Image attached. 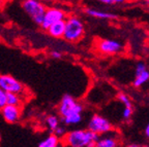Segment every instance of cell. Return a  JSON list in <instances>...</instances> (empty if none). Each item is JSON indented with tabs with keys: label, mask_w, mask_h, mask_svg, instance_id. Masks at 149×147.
<instances>
[{
	"label": "cell",
	"mask_w": 149,
	"mask_h": 147,
	"mask_svg": "<svg viewBox=\"0 0 149 147\" xmlns=\"http://www.w3.org/2000/svg\"><path fill=\"white\" fill-rule=\"evenodd\" d=\"M83 105L70 95H64L58 105V113L66 126L79 124L83 120Z\"/></svg>",
	"instance_id": "1"
},
{
	"label": "cell",
	"mask_w": 149,
	"mask_h": 147,
	"mask_svg": "<svg viewBox=\"0 0 149 147\" xmlns=\"http://www.w3.org/2000/svg\"><path fill=\"white\" fill-rule=\"evenodd\" d=\"M100 135L91 130H72L65 134L62 140L63 146L68 147H95Z\"/></svg>",
	"instance_id": "2"
},
{
	"label": "cell",
	"mask_w": 149,
	"mask_h": 147,
	"mask_svg": "<svg viewBox=\"0 0 149 147\" xmlns=\"http://www.w3.org/2000/svg\"><path fill=\"white\" fill-rule=\"evenodd\" d=\"M65 22L66 25L63 38L72 43L80 41L85 34V26L82 20L77 16H70L66 18Z\"/></svg>",
	"instance_id": "3"
},
{
	"label": "cell",
	"mask_w": 149,
	"mask_h": 147,
	"mask_svg": "<svg viewBox=\"0 0 149 147\" xmlns=\"http://www.w3.org/2000/svg\"><path fill=\"white\" fill-rule=\"evenodd\" d=\"M22 8L36 25H42L47 7L40 0H24L22 2Z\"/></svg>",
	"instance_id": "4"
},
{
	"label": "cell",
	"mask_w": 149,
	"mask_h": 147,
	"mask_svg": "<svg viewBox=\"0 0 149 147\" xmlns=\"http://www.w3.org/2000/svg\"><path fill=\"white\" fill-rule=\"evenodd\" d=\"M0 87L7 93H15L23 96L25 98L28 95L26 87L19 81L18 79L8 74H1L0 75Z\"/></svg>",
	"instance_id": "5"
},
{
	"label": "cell",
	"mask_w": 149,
	"mask_h": 147,
	"mask_svg": "<svg viewBox=\"0 0 149 147\" xmlns=\"http://www.w3.org/2000/svg\"><path fill=\"white\" fill-rule=\"evenodd\" d=\"M123 44L115 39H100L96 42V49L100 54L106 56H115L122 53Z\"/></svg>",
	"instance_id": "6"
},
{
	"label": "cell",
	"mask_w": 149,
	"mask_h": 147,
	"mask_svg": "<svg viewBox=\"0 0 149 147\" xmlns=\"http://www.w3.org/2000/svg\"><path fill=\"white\" fill-rule=\"evenodd\" d=\"M88 129L100 136L111 132L113 130V124L107 117L100 114H93L88 122Z\"/></svg>",
	"instance_id": "7"
},
{
	"label": "cell",
	"mask_w": 149,
	"mask_h": 147,
	"mask_svg": "<svg viewBox=\"0 0 149 147\" xmlns=\"http://www.w3.org/2000/svg\"><path fill=\"white\" fill-rule=\"evenodd\" d=\"M68 18V14L66 12L61 8L58 7H50V8H47L46 14L44 16V20H42V23L40 25V28L47 30L52 24L56 23V22L62 21V20H66Z\"/></svg>",
	"instance_id": "8"
},
{
	"label": "cell",
	"mask_w": 149,
	"mask_h": 147,
	"mask_svg": "<svg viewBox=\"0 0 149 147\" xmlns=\"http://www.w3.org/2000/svg\"><path fill=\"white\" fill-rule=\"evenodd\" d=\"M0 112L2 115L3 120L8 124H17L19 120H21L22 116V106L10 105L6 104L0 108Z\"/></svg>",
	"instance_id": "9"
},
{
	"label": "cell",
	"mask_w": 149,
	"mask_h": 147,
	"mask_svg": "<svg viewBox=\"0 0 149 147\" xmlns=\"http://www.w3.org/2000/svg\"><path fill=\"white\" fill-rule=\"evenodd\" d=\"M119 145H120L119 134L114 130H112L111 132L100 136L95 147H117Z\"/></svg>",
	"instance_id": "10"
},
{
	"label": "cell",
	"mask_w": 149,
	"mask_h": 147,
	"mask_svg": "<svg viewBox=\"0 0 149 147\" xmlns=\"http://www.w3.org/2000/svg\"><path fill=\"white\" fill-rule=\"evenodd\" d=\"M149 80V70L144 62H139L136 65L135 78L133 85L135 87H140Z\"/></svg>",
	"instance_id": "11"
},
{
	"label": "cell",
	"mask_w": 149,
	"mask_h": 147,
	"mask_svg": "<svg viewBox=\"0 0 149 147\" xmlns=\"http://www.w3.org/2000/svg\"><path fill=\"white\" fill-rule=\"evenodd\" d=\"M84 12L87 16L94 19H98V20H115L117 18V16L115 14L105 12L102 9L93 8V7H86V8L84 9Z\"/></svg>",
	"instance_id": "12"
},
{
	"label": "cell",
	"mask_w": 149,
	"mask_h": 147,
	"mask_svg": "<svg viewBox=\"0 0 149 147\" xmlns=\"http://www.w3.org/2000/svg\"><path fill=\"white\" fill-rule=\"evenodd\" d=\"M65 25H66V22L65 20H62L52 24L46 31L53 38H63L65 32Z\"/></svg>",
	"instance_id": "13"
},
{
	"label": "cell",
	"mask_w": 149,
	"mask_h": 147,
	"mask_svg": "<svg viewBox=\"0 0 149 147\" xmlns=\"http://www.w3.org/2000/svg\"><path fill=\"white\" fill-rule=\"evenodd\" d=\"M62 145V140L59 138L58 136L55 135L54 133L50 134L49 136H47L44 140H42L38 143L40 147H58Z\"/></svg>",
	"instance_id": "14"
},
{
	"label": "cell",
	"mask_w": 149,
	"mask_h": 147,
	"mask_svg": "<svg viewBox=\"0 0 149 147\" xmlns=\"http://www.w3.org/2000/svg\"><path fill=\"white\" fill-rule=\"evenodd\" d=\"M60 118L61 117L57 116V115L51 114L49 116H47L46 118V126L47 128L51 131V133H54L55 130L60 126Z\"/></svg>",
	"instance_id": "15"
},
{
	"label": "cell",
	"mask_w": 149,
	"mask_h": 147,
	"mask_svg": "<svg viewBox=\"0 0 149 147\" xmlns=\"http://www.w3.org/2000/svg\"><path fill=\"white\" fill-rule=\"evenodd\" d=\"M24 97L15 93H7V104L17 106H23Z\"/></svg>",
	"instance_id": "16"
},
{
	"label": "cell",
	"mask_w": 149,
	"mask_h": 147,
	"mask_svg": "<svg viewBox=\"0 0 149 147\" xmlns=\"http://www.w3.org/2000/svg\"><path fill=\"white\" fill-rule=\"evenodd\" d=\"M134 108L133 106H123V110H122V120H130L133 116Z\"/></svg>",
	"instance_id": "17"
},
{
	"label": "cell",
	"mask_w": 149,
	"mask_h": 147,
	"mask_svg": "<svg viewBox=\"0 0 149 147\" xmlns=\"http://www.w3.org/2000/svg\"><path fill=\"white\" fill-rule=\"evenodd\" d=\"M117 98H118V101L123 106H133L130 98L126 94H124V93H120V94L117 96Z\"/></svg>",
	"instance_id": "18"
},
{
	"label": "cell",
	"mask_w": 149,
	"mask_h": 147,
	"mask_svg": "<svg viewBox=\"0 0 149 147\" xmlns=\"http://www.w3.org/2000/svg\"><path fill=\"white\" fill-rule=\"evenodd\" d=\"M96 1L102 3V4L115 5V4H123V3H126L130 0H96Z\"/></svg>",
	"instance_id": "19"
},
{
	"label": "cell",
	"mask_w": 149,
	"mask_h": 147,
	"mask_svg": "<svg viewBox=\"0 0 149 147\" xmlns=\"http://www.w3.org/2000/svg\"><path fill=\"white\" fill-rule=\"evenodd\" d=\"M7 104V92L0 87V108Z\"/></svg>",
	"instance_id": "20"
},
{
	"label": "cell",
	"mask_w": 149,
	"mask_h": 147,
	"mask_svg": "<svg viewBox=\"0 0 149 147\" xmlns=\"http://www.w3.org/2000/svg\"><path fill=\"white\" fill-rule=\"evenodd\" d=\"M66 133H68V132H66V130H65L64 126H59L58 128L55 130V132H54V134H55V135H57L59 138H61V139L64 137Z\"/></svg>",
	"instance_id": "21"
},
{
	"label": "cell",
	"mask_w": 149,
	"mask_h": 147,
	"mask_svg": "<svg viewBox=\"0 0 149 147\" xmlns=\"http://www.w3.org/2000/svg\"><path fill=\"white\" fill-rule=\"evenodd\" d=\"M50 56H51L53 59L58 60V59H61V58H62V53L59 51H52L51 53H50Z\"/></svg>",
	"instance_id": "22"
},
{
	"label": "cell",
	"mask_w": 149,
	"mask_h": 147,
	"mask_svg": "<svg viewBox=\"0 0 149 147\" xmlns=\"http://www.w3.org/2000/svg\"><path fill=\"white\" fill-rule=\"evenodd\" d=\"M144 134L145 136H146L147 138L149 139V122L146 124V126H145V130H144Z\"/></svg>",
	"instance_id": "23"
},
{
	"label": "cell",
	"mask_w": 149,
	"mask_h": 147,
	"mask_svg": "<svg viewBox=\"0 0 149 147\" xmlns=\"http://www.w3.org/2000/svg\"><path fill=\"white\" fill-rule=\"evenodd\" d=\"M5 2H6V0H0V9L3 8V6L5 5Z\"/></svg>",
	"instance_id": "24"
},
{
	"label": "cell",
	"mask_w": 149,
	"mask_h": 147,
	"mask_svg": "<svg viewBox=\"0 0 149 147\" xmlns=\"http://www.w3.org/2000/svg\"><path fill=\"white\" fill-rule=\"evenodd\" d=\"M135 2H140V1H144V2H149V0H133Z\"/></svg>",
	"instance_id": "25"
},
{
	"label": "cell",
	"mask_w": 149,
	"mask_h": 147,
	"mask_svg": "<svg viewBox=\"0 0 149 147\" xmlns=\"http://www.w3.org/2000/svg\"><path fill=\"white\" fill-rule=\"evenodd\" d=\"M0 144H1V134H0Z\"/></svg>",
	"instance_id": "26"
}]
</instances>
